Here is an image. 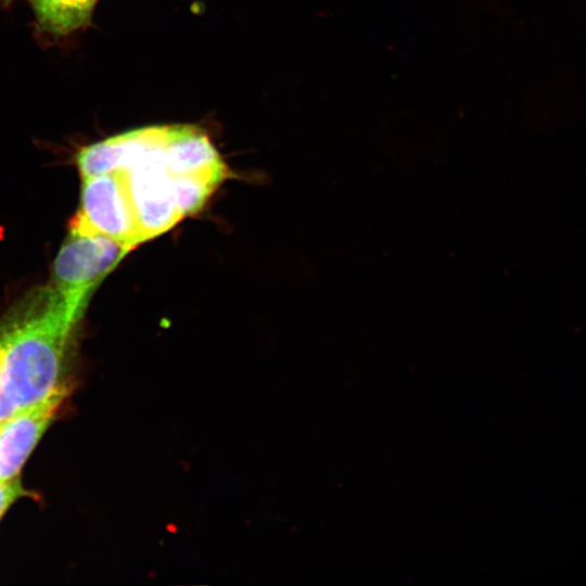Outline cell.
Returning a JSON list of instances; mask_svg holds the SVG:
<instances>
[{
	"instance_id": "6",
	"label": "cell",
	"mask_w": 586,
	"mask_h": 586,
	"mask_svg": "<svg viewBox=\"0 0 586 586\" xmlns=\"http://www.w3.org/2000/svg\"><path fill=\"white\" fill-rule=\"evenodd\" d=\"M174 192L182 216L196 213L218 183L201 176H173Z\"/></svg>"
},
{
	"instance_id": "2",
	"label": "cell",
	"mask_w": 586,
	"mask_h": 586,
	"mask_svg": "<svg viewBox=\"0 0 586 586\" xmlns=\"http://www.w3.org/2000/svg\"><path fill=\"white\" fill-rule=\"evenodd\" d=\"M128 252L107 238L68 231L53 262L51 285L73 322L77 324L92 292Z\"/></svg>"
},
{
	"instance_id": "5",
	"label": "cell",
	"mask_w": 586,
	"mask_h": 586,
	"mask_svg": "<svg viewBox=\"0 0 586 586\" xmlns=\"http://www.w3.org/2000/svg\"><path fill=\"white\" fill-rule=\"evenodd\" d=\"M38 27L51 35H68L90 20L98 0H29Z\"/></svg>"
},
{
	"instance_id": "7",
	"label": "cell",
	"mask_w": 586,
	"mask_h": 586,
	"mask_svg": "<svg viewBox=\"0 0 586 586\" xmlns=\"http://www.w3.org/2000/svg\"><path fill=\"white\" fill-rule=\"evenodd\" d=\"M20 480L0 481V518L7 509L20 497L26 496Z\"/></svg>"
},
{
	"instance_id": "3",
	"label": "cell",
	"mask_w": 586,
	"mask_h": 586,
	"mask_svg": "<svg viewBox=\"0 0 586 586\" xmlns=\"http://www.w3.org/2000/svg\"><path fill=\"white\" fill-rule=\"evenodd\" d=\"M69 230L107 238L129 251L142 243L123 173L82 179L79 207Z\"/></svg>"
},
{
	"instance_id": "4",
	"label": "cell",
	"mask_w": 586,
	"mask_h": 586,
	"mask_svg": "<svg viewBox=\"0 0 586 586\" xmlns=\"http://www.w3.org/2000/svg\"><path fill=\"white\" fill-rule=\"evenodd\" d=\"M69 393L64 383L40 402L0 422V481L16 479Z\"/></svg>"
},
{
	"instance_id": "1",
	"label": "cell",
	"mask_w": 586,
	"mask_h": 586,
	"mask_svg": "<svg viewBox=\"0 0 586 586\" xmlns=\"http://www.w3.org/2000/svg\"><path fill=\"white\" fill-rule=\"evenodd\" d=\"M75 326L52 285L29 291L2 317L1 385L16 410L66 383L63 374Z\"/></svg>"
},
{
	"instance_id": "8",
	"label": "cell",
	"mask_w": 586,
	"mask_h": 586,
	"mask_svg": "<svg viewBox=\"0 0 586 586\" xmlns=\"http://www.w3.org/2000/svg\"><path fill=\"white\" fill-rule=\"evenodd\" d=\"M1 357H2V334L0 330V422L10 418L17 410L11 406L5 397L3 396L2 385H1Z\"/></svg>"
}]
</instances>
